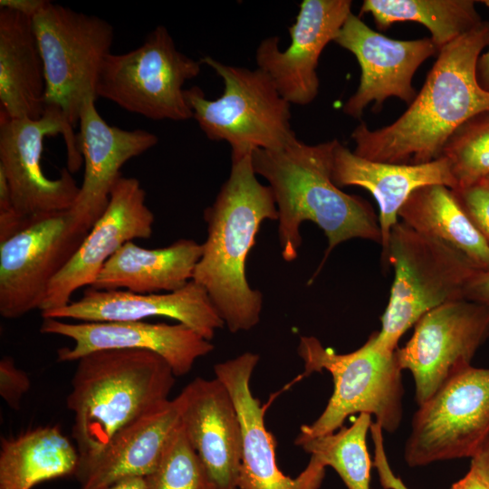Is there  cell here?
<instances>
[{
  "instance_id": "6da1fadb",
  "label": "cell",
  "mask_w": 489,
  "mask_h": 489,
  "mask_svg": "<svg viewBox=\"0 0 489 489\" xmlns=\"http://www.w3.org/2000/svg\"><path fill=\"white\" fill-rule=\"evenodd\" d=\"M489 45V20L439 50L426 81L408 109L391 124L351 132L354 154L369 160L423 164L441 156L452 133L489 110V91L478 83L476 65Z\"/></svg>"
},
{
  "instance_id": "7a4b0ae2",
  "label": "cell",
  "mask_w": 489,
  "mask_h": 489,
  "mask_svg": "<svg viewBox=\"0 0 489 489\" xmlns=\"http://www.w3.org/2000/svg\"><path fill=\"white\" fill-rule=\"evenodd\" d=\"M338 139L309 145L294 139L276 150L252 153L254 172L265 178L278 211V239L285 262L298 257L305 221L318 225L328 240L322 262L341 243L365 239L381 244L378 216L371 205L343 192L332 181L333 152Z\"/></svg>"
},
{
  "instance_id": "3957f363",
  "label": "cell",
  "mask_w": 489,
  "mask_h": 489,
  "mask_svg": "<svg viewBox=\"0 0 489 489\" xmlns=\"http://www.w3.org/2000/svg\"><path fill=\"white\" fill-rule=\"evenodd\" d=\"M273 191L256 177L252 154L232 160L228 178L204 210L206 238L192 280L207 292L233 332L255 327L263 294L246 278V259L265 220H277Z\"/></svg>"
},
{
  "instance_id": "277c9868",
  "label": "cell",
  "mask_w": 489,
  "mask_h": 489,
  "mask_svg": "<svg viewBox=\"0 0 489 489\" xmlns=\"http://www.w3.org/2000/svg\"><path fill=\"white\" fill-rule=\"evenodd\" d=\"M175 377L161 356L148 350H98L78 360L67 408L80 459L95 455L120 429L169 400Z\"/></svg>"
},
{
  "instance_id": "5b68a950",
  "label": "cell",
  "mask_w": 489,
  "mask_h": 489,
  "mask_svg": "<svg viewBox=\"0 0 489 489\" xmlns=\"http://www.w3.org/2000/svg\"><path fill=\"white\" fill-rule=\"evenodd\" d=\"M82 164L73 126L58 107L46 105L36 120L0 113V170L24 228L72 208L80 189L72 174Z\"/></svg>"
},
{
  "instance_id": "8992f818",
  "label": "cell",
  "mask_w": 489,
  "mask_h": 489,
  "mask_svg": "<svg viewBox=\"0 0 489 489\" xmlns=\"http://www.w3.org/2000/svg\"><path fill=\"white\" fill-rule=\"evenodd\" d=\"M298 354L304 376L327 370L333 379V392L321 416L302 425L296 438L309 439L334 433L353 414L376 417L383 431L395 432L402 419L404 394L396 350L379 348L374 332L354 351L340 354L325 348L313 336H302Z\"/></svg>"
},
{
  "instance_id": "52a82bcc",
  "label": "cell",
  "mask_w": 489,
  "mask_h": 489,
  "mask_svg": "<svg viewBox=\"0 0 489 489\" xmlns=\"http://www.w3.org/2000/svg\"><path fill=\"white\" fill-rule=\"evenodd\" d=\"M200 62L223 80L224 92L208 100L201 88L193 86L185 90V97L205 135L230 145L231 160L255 149H282L297 138L291 125V104L264 71L227 65L211 56Z\"/></svg>"
},
{
  "instance_id": "ba28073f",
  "label": "cell",
  "mask_w": 489,
  "mask_h": 489,
  "mask_svg": "<svg viewBox=\"0 0 489 489\" xmlns=\"http://www.w3.org/2000/svg\"><path fill=\"white\" fill-rule=\"evenodd\" d=\"M391 265L394 281L377 346L393 352L403 334L427 312L463 299V289L475 269L458 253L424 236L402 221L391 230L383 267Z\"/></svg>"
},
{
  "instance_id": "9c48e42d",
  "label": "cell",
  "mask_w": 489,
  "mask_h": 489,
  "mask_svg": "<svg viewBox=\"0 0 489 489\" xmlns=\"http://www.w3.org/2000/svg\"><path fill=\"white\" fill-rule=\"evenodd\" d=\"M201 64L177 50L167 28L158 25L138 48L106 57L96 97L153 120H187L193 112L183 85L199 74Z\"/></svg>"
},
{
  "instance_id": "30bf717a",
  "label": "cell",
  "mask_w": 489,
  "mask_h": 489,
  "mask_svg": "<svg viewBox=\"0 0 489 489\" xmlns=\"http://www.w3.org/2000/svg\"><path fill=\"white\" fill-rule=\"evenodd\" d=\"M32 22L44 67L45 104L58 107L74 126L84 101L97 99L96 82L111 53L113 26L50 1Z\"/></svg>"
},
{
  "instance_id": "8fae6325",
  "label": "cell",
  "mask_w": 489,
  "mask_h": 489,
  "mask_svg": "<svg viewBox=\"0 0 489 489\" xmlns=\"http://www.w3.org/2000/svg\"><path fill=\"white\" fill-rule=\"evenodd\" d=\"M489 436V368L459 371L412 418L404 459L411 467L473 457Z\"/></svg>"
},
{
  "instance_id": "7c38bea8",
  "label": "cell",
  "mask_w": 489,
  "mask_h": 489,
  "mask_svg": "<svg viewBox=\"0 0 489 489\" xmlns=\"http://www.w3.org/2000/svg\"><path fill=\"white\" fill-rule=\"evenodd\" d=\"M402 348L396 350L399 368L410 371L420 406L450 378L471 365L489 337V308L458 299L423 315Z\"/></svg>"
},
{
  "instance_id": "4fadbf2b",
  "label": "cell",
  "mask_w": 489,
  "mask_h": 489,
  "mask_svg": "<svg viewBox=\"0 0 489 489\" xmlns=\"http://www.w3.org/2000/svg\"><path fill=\"white\" fill-rule=\"evenodd\" d=\"M88 233L69 210L28 225L0 242V314L17 319L41 310L53 279L73 256Z\"/></svg>"
},
{
  "instance_id": "5bb4252c",
  "label": "cell",
  "mask_w": 489,
  "mask_h": 489,
  "mask_svg": "<svg viewBox=\"0 0 489 489\" xmlns=\"http://www.w3.org/2000/svg\"><path fill=\"white\" fill-rule=\"evenodd\" d=\"M350 52L360 68L359 86L343 106V112L360 119L373 102V111L391 97L409 105L417 92L413 78L419 66L438 53L430 37L398 40L387 37L367 25L351 13L334 41Z\"/></svg>"
},
{
  "instance_id": "9a60e30c",
  "label": "cell",
  "mask_w": 489,
  "mask_h": 489,
  "mask_svg": "<svg viewBox=\"0 0 489 489\" xmlns=\"http://www.w3.org/2000/svg\"><path fill=\"white\" fill-rule=\"evenodd\" d=\"M155 216L139 179L121 176L106 209L60 273L53 279L40 312L65 306L82 287L93 284L104 264L127 242L151 236Z\"/></svg>"
},
{
  "instance_id": "2e32d148",
  "label": "cell",
  "mask_w": 489,
  "mask_h": 489,
  "mask_svg": "<svg viewBox=\"0 0 489 489\" xmlns=\"http://www.w3.org/2000/svg\"><path fill=\"white\" fill-rule=\"evenodd\" d=\"M351 5L350 0H303L288 28L289 47L281 51L277 36L267 37L257 46V67L270 76L291 105L305 106L316 99L320 56L352 13Z\"/></svg>"
},
{
  "instance_id": "e0dca14e",
  "label": "cell",
  "mask_w": 489,
  "mask_h": 489,
  "mask_svg": "<svg viewBox=\"0 0 489 489\" xmlns=\"http://www.w3.org/2000/svg\"><path fill=\"white\" fill-rule=\"evenodd\" d=\"M40 332L71 339L72 347L57 350L59 362L77 361L83 356L105 350H140L161 356L176 377L188 373L196 360L214 350L210 340L182 323L101 321L71 323L43 319Z\"/></svg>"
},
{
  "instance_id": "ac0fdd59",
  "label": "cell",
  "mask_w": 489,
  "mask_h": 489,
  "mask_svg": "<svg viewBox=\"0 0 489 489\" xmlns=\"http://www.w3.org/2000/svg\"><path fill=\"white\" fill-rule=\"evenodd\" d=\"M259 355L244 352L215 365L214 372L227 388L235 403L243 435L239 489H319L326 466L311 456L306 467L294 478L278 467L275 440L264 424V408L254 397L250 381Z\"/></svg>"
},
{
  "instance_id": "d6986e66",
  "label": "cell",
  "mask_w": 489,
  "mask_h": 489,
  "mask_svg": "<svg viewBox=\"0 0 489 489\" xmlns=\"http://www.w3.org/2000/svg\"><path fill=\"white\" fill-rule=\"evenodd\" d=\"M43 319H72L83 322L139 321L166 317L191 328L207 340L225 322L206 291L193 280L165 293L86 287L82 296L63 307L41 312Z\"/></svg>"
},
{
  "instance_id": "ffe728a7",
  "label": "cell",
  "mask_w": 489,
  "mask_h": 489,
  "mask_svg": "<svg viewBox=\"0 0 489 489\" xmlns=\"http://www.w3.org/2000/svg\"><path fill=\"white\" fill-rule=\"evenodd\" d=\"M95 101L94 97L84 101L79 118L77 139L84 174L69 210L73 224L84 233H89L106 209L111 189L122 176V166L158 142L152 132L109 125L98 112Z\"/></svg>"
},
{
  "instance_id": "44dd1931",
  "label": "cell",
  "mask_w": 489,
  "mask_h": 489,
  "mask_svg": "<svg viewBox=\"0 0 489 489\" xmlns=\"http://www.w3.org/2000/svg\"><path fill=\"white\" fill-rule=\"evenodd\" d=\"M186 435L215 489H239L243 451L233 398L216 378H197L176 397Z\"/></svg>"
},
{
  "instance_id": "7402d4cb",
  "label": "cell",
  "mask_w": 489,
  "mask_h": 489,
  "mask_svg": "<svg viewBox=\"0 0 489 489\" xmlns=\"http://www.w3.org/2000/svg\"><path fill=\"white\" fill-rule=\"evenodd\" d=\"M331 176L340 188L360 187L376 199L382 265L391 230L399 221V210L411 194L429 185H443L451 189L456 187L448 162L443 157L423 164L377 162L357 156L339 140L334 148Z\"/></svg>"
},
{
  "instance_id": "603a6c76",
  "label": "cell",
  "mask_w": 489,
  "mask_h": 489,
  "mask_svg": "<svg viewBox=\"0 0 489 489\" xmlns=\"http://www.w3.org/2000/svg\"><path fill=\"white\" fill-rule=\"evenodd\" d=\"M180 425L177 398L128 424L95 455L80 459L74 476L81 488L101 489L126 478L147 476Z\"/></svg>"
},
{
  "instance_id": "cb8c5ba5",
  "label": "cell",
  "mask_w": 489,
  "mask_h": 489,
  "mask_svg": "<svg viewBox=\"0 0 489 489\" xmlns=\"http://www.w3.org/2000/svg\"><path fill=\"white\" fill-rule=\"evenodd\" d=\"M201 254L202 244L192 239H178L161 248L129 241L104 264L91 287L136 293L173 292L192 281Z\"/></svg>"
},
{
  "instance_id": "d4e9b609",
  "label": "cell",
  "mask_w": 489,
  "mask_h": 489,
  "mask_svg": "<svg viewBox=\"0 0 489 489\" xmlns=\"http://www.w3.org/2000/svg\"><path fill=\"white\" fill-rule=\"evenodd\" d=\"M0 104L10 119L45 111V77L32 18L0 8Z\"/></svg>"
},
{
  "instance_id": "484cf974",
  "label": "cell",
  "mask_w": 489,
  "mask_h": 489,
  "mask_svg": "<svg viewBox=\"0 0 489 489\" xmlns=\"http://www.w3.org/2000/svg\"><path fill=\"white\" fill-rule=\"evenodd\" d=\"M400 221L465 257L475 270L489 269V246L453 190L429 185L415 190L398 213Z\"/></svg>"
},
{
  "instance_id": "4316f807",
  "label": "cell",
  "mask_w": 489,
  "mask_h": 489,
  "mask_svg": "<svg viewBox=\"0 0 489 489\" xmlns=\"http://www.w3.org/2000/svg\"><path fill=\"white\" fill-rule=\"evenodd\" d=\"M77 447L57 426L37 427L1 439L0 489H32L36 484L74 475Z\"/></svg>"
},
{
  "instance_id": "83f0119b",
  "label": "cell",
  "mask_w": 489,
  "mask_h": 489,
  "mask_svg": "<svg viewBox=\"0 0 489 489\" xmlns=\"http://www.w3.org/2000/svg\"><path fill=\"white\" fill-rule=\"evenodd\" d=\"M473 0H364L360 14H370L377 27L416 22L427 27L438 51L477 26L483 19Z\"/></svg>"
},
{
  "instance_id": "f1b7e54d",
  "label": "cell",
  "mask_w": 489,
  "mask_h": 489,
  "mask_svg": "<svg viewBox=\"0 0 489 489\" xmlns=\"http://www.w3.org/2000/svg\"><path fill=\"white\" fill-rule=\"evenodd\" d=\"M371 415L359 414L351 426L321 436L299 439L294 444L326 467L333 468L348 489H370L372 462L367 449Z\"/></svg>"
},
{
  "instance_id": "f546056e",
  "label": "cell",
  "mask_w": 489,
  "mask_h": 489,
  "mask_svg": "<svg viewBox=\"0 0 489 489\" xmlns=\"http://www.w3.org/2000/svg\"><path fill=\"white\" fill-rule=\"evenodd\" d=\"M440 157L448 162L455 189L477 185L488 177L489 110L461 124L446 140Z\"/></svg>"
},
{
  "instance_id": "4dcf8cb0",
  "label": "cell",
  "mask_w": 489,
  "mask_h": 489,
  "mask_svg": "<svg viewBox=\"0 0 489 489\" xmlns=\"http://www.w3.org/2000/svg\"><path fill=\"white\" fill-rule=\"evenodd\" d=\"M144 479L146 489H215L182 423L158 466Z\"/></svg>"
},
{
  "instance_id": "1f68e13d",
  "label": "cell",
  "mask_w": 489,
  "mask_h": 489,
  "mask_svg": "<svg viewBox=\"0 0 489 489\" xmlns=\"http://www.w3.org/2000/svg\"><path fill=\"white\" fill-rule=\"evenodd\" d=\"M453 192L489 246V187L479 183L466 188L455 189Z\"/></svg>"
},
{
  "instance_id": "d6a6232c",
  "label": "cell",
  "mask_w": 489,
  "mask_h": 489,
  "mask_svg": "<svg viewBox=\"0 0 489 489\" xmlns=\"http://www.w3.org/2000/svg\"><path fill=\"white\" fill-rule=\"evenodd\" d=\"M31 387L29 376L15 366L10 356L0 360V395L13 409H19L21 399Z\"/></svg>"
},
{
  "instance_id": "836d02e7",
  "label": "cell",
  "mask_w": 489,
  "mask_h": 489,
  "mask_svg": "<svg viewBox=\"0 0 489 489\" xmlns=\"http://www.w3.org/2000/svg\"><path fill=\"white\" fill-rule=\"evenodd\" d=\"M369 432L374 444L372 465L378 471L381 486L384 489H408L402 480L393 473L388 464L384 448L383 429L377 423H372Z\"/></svg>"
},
{
  "instance_id": "e575fe53",
  "label": "cell",
  "mask_w": 489,
  "mask_h": 489,
  "mask_svg": "<svg viewBox=\"0 0 489 489\" xmlns=\"http://www.w3.org/2000/svg\"><path fill=\"white\" fill-rule=\"evenodd\" d=\"M463 298L489 308V269L473 273L464 286Z\"/></svg>"
},
{
  "instance_id": "d590c367",
  "label": "cell",
  "mask_w": 489,
  "mask_h": 489,
  "mask_svg": "<svg viewBox=\"0 0 489 489\" xmlns=\"http://www.w3.org/2000/svg\"><path fill=\"white\" fill-rule=\"evenodd\" d=\"M47 2L46 0H1L0 8L10 9L33 18Z\"/></svg>"
},
{
  "instance_id": "8d00e7d4",
  "label": "cell",
  "mask_w": 489,
  "mask_h": 489,
  "mask_svg": "<svg viewBox=\"0 0 489 489\" xmlns=\"http://www.w3.org/2000/svg\"><path fill=\"white\" fill-rule=\"evenodd\" d=\"M470 468L489 484V436L472 457Z\"/></svg>"
},
{
  "instance_id": "74e56055",
  "label": "cell",
  "mask_w": 489,
  "mask_h": 489,
  "mask_svg": "<svg viewBox=\"0 0 489 489\" xmlns=\"http://www.w3.org/2000/svg\"><path fill=\"white\" fill-rule=\"evenodd\" d=\"M450 489H489V484L472 468Z\"/></svg>"
},
{
  "instance_id": "f35d334b",
  "label": "cell",
  "mask_w": 489,
  "mask_h": 489,
  "mask_svg": "<svg viewBox=\"0 0 489 489\" xmlns=\"http://www.w3.org/2000/svg\"><path fill=\"white\" fill-rule=\"evenodd\" d=\"M476 77L479 85L486 91H489V45L478 59Z\"/></svg>"
},
{
  "instance_id": "ab89813d",
  "label": "cell",
  "mask_w": 489,
  "mask_h": 489,
  "mask_svg": "<svg viewBox=\"0 0 489 489\" xmlns=\"http://www.w3.org/2000/svg\"><path fill=\"white\" fill-rule=\"evenodd\" d=\"M101 489H146L144 477H130Z\"/></svg>"
},
{
  "instance_id": "60d3db41",
  "label": "cell",
  "mask_w": 489,
  "mask_h": 489,
  "mask_svg": "<svg viewBox=\"0 0 489 489\" xmlns=\"http://www.w3.org/2000/svg\"><path fill=\"white\" fill-rule=\"evenodd\" d=\"M480 183H483V184H484L485 186H487V187H489V177H486L485 179H484V180H483L482 182H480Z\"/></svg>"
}]
</instances>
